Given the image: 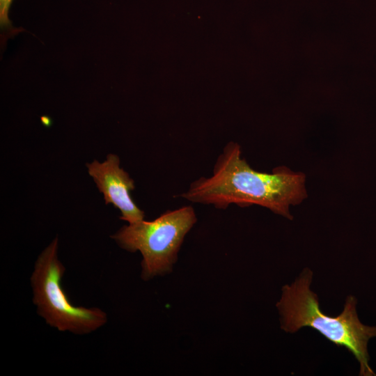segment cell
<instances>
[{"label":"cell","instance_id":"cell-2","mask_svg":"<svg viewBox=\"0 0 376 376\" xmlns=\"http://www.w3.org/2000/svg\"><path fill=\"white\" fill-rule=\"evenodd\" d=\"M313 273L305 268L290 285L282 288L276 307L281 315V328L295 333L311 327L338 347H345L359 363V375H376L369 365L368 344L376 337V326L363 324L357 312V301L349 295L342 313L336 317L324 313L318 295L310 288Z\"/></svg>","mask_w":376,"mask_h":376},{"label":"cell","instance_id":"cell-6","mask_svg":"<svg viewBox=\"0 0 376 376\" xmlns=\"http://www.w3.org/2000/svg\"><path fill=\"white\" fill-rule=\"evenodd\" d=\"M13 0H0V24L3 33V37L13 36L19 31V29H15L11 25L8 18V13Z\"/></svg>","mask_w":376,"mask_h":376},{"label":"cell","instance_id":"cell-1","mask_svg":"<svg viewBox=\"0 0 376 376\" xmlns=\"http://www.w3.org/2000/svg\"><path fill=\"white\" fill-rule=\"evenodd\" d=\"M305 182L304 173L284 166L274 168L272 173L253 170L242 158L240 145L231 141L218 157L212 175L192 182L179 196L224 210L230 204L257 205L292 219L290 206L301 203L307 197Z\"/></svg>","mask_w":376,"mask_h":376},{"label":"cell","instance_id":"cell-3","mask_svg":"<svg viewBox=\"0 0 376 376\" xmlns=\"http://www.w3.org/2000/svg\"><path fill=\"white\" fill-rule=\"evenodd\" d=\"M196 221L193 207L186 205L153 221L123 226L111 237L122 249L141 253V279L148 281L171 272L185 237Z\"/></svg>","mask_w":376,"mask_h":376},{"label":"cell","instance_id":"cell-4","mask_svg":"<svg viewBox=\"0 0 376 376\" xmlns=\"http://www.w3.org/2000/svg\"><path fill=\"white\" fill-rule=\"evenodd\" d=\"M58 240L54 239L38 257L30 278L33 302L37 313L49 326L60 331L83 335L107 322L99 308L73 305L61 285L65 268L58 257Z\"/></svg>","mask_w":376,"mask_h":376},{"label":"cell","instance_id":"cell-5","mask_svg":"<svg viewBox=\"0 0 376 376\" xmlns=\"http://www.w3.org/2000/svg\"><path fill=\"white\" fill-rule=\"evenodd\" d=\"M88 174L102 193L106 204H112L121 213L120 219L134 224L144 219V212L134 202L130 191L134 182L120 166L118 155L109 154L103 162L94 160L86 164Z\"/></svg>","mask_w":376,"mask_h":376}]
</instances>
